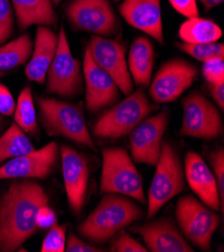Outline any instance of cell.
Instances as JSON below:
<instances>
[{"mask_svg": "<svg viewBox=\"0 0 224 252\" xmlns=\"http://www.w3.org/2000/svg\"><path fill=\"white\" fill-rule=\"evenodd\" d=\"M49 199L34 179H14L0 198V251L13 252L37 230L36 216Z\"/></svg>", "mask_w": 224, "mask_h": 252, "instance_id": "cell-1", "label": "cell"}, {"mask_svg": "<svg viewBox=\"0 0 224 252\" xmlns=\"http://www.w3.org/2000/svg\"><path fill=\"white\" fill-rule=\"evenodd\" d=\"M143 216L142 208L127 196L106 193L98 205L79 225L78 230L93 243H105Z\"/></svg>", "mask_w": 224, "mask_h": 252, "instance_id": "cell-2", "label": "cell"}, {"mask_svg": "<svg viewBox=\"0 0 224 252\" xmlns=\"http://www.w3.org/2000/svg\"><path fill=\"white\" fill-rule=\"evenodd\" d=\"M39 120L46 134L63 137L95 150V143L86 124L83 104H70L53 97L37 96Z\"/></svg>", "mask_w": 224, "mask_h": 252, "instance_id": "cell-3", "label": "cell"}, {"mask_svg": "<svg viewBox=\"0 0 224 252\" xmlns=\"http://www.w3.org/2000/svg\"><path fill=\"white\" fill-rule=\"evenodd\" d=\"M158 108L150 102L142 88L138 89L99 117L93 126V134L99 139L127 136Z\"/></svg>", "mask_w": 224, "mask_h": 252, "instance_id": "cell-4", "label": "cell"}, {"mask_svg": "<svg viewBox=\"0 0 224 252\" xmlns=\"http://www.w3.org/2000/svg\"><path fill=\"white\" fill-rule=\"evenodd\" d=\"M102 155L101 194H120L145 204L142 177L127 151L121 148H107L103 149Z\"/></svg>", "mask_w": 224, "mask_h": 252, "instance_id": "cell-5", "label": "cell"}, {"mask_svg": "<svg viewBox=\"0 0 224 252\" xmlns=\"http://www.w3.org/2000/svg\"><path fill=\"white\" fill-rule=\"evenodd\" d=\"M184 169L176 150L162 142L156 172L148 191L147 218H153L171 199L184 191Z\"/></svg>", "mask_w": 224, "mask_h": 252, "instance_id": "cell-6", "label": "cell"}, {"mask_svg": "<svg viewBox=\"0 0 224 252\" xmlns=\"http://www.w3.org/2000/svg\"><path fill=\"white\" fill-rule=\"evenodd\" d=\"M183 235L196 247L210 251L212 236L219 225V216L200 200L186 195L178 200L175 210Z\"/></svg>", "mask_w": 224, "mask_h": 252, "instance_id": "cell-7", "label": "cell"}, {"mask_svg": "<svg viewBox=\"0 0 224 252\" xmlns=\"http://www.w3.org/2000/svg\"><path fill=\"white\" fill-rule=\"evenodd\" d=\"M46 93L71 98L83 91V73L80 62L71 55L64 27L59 33L57 54L46 73Z\"/></svg>", "mask_w": 224, "mask_h": 252, "instance_id": "cell-8", "label": "cell"}, {"mask_svg": "<svg viewBox=\"0 0 224 252\" xmlns=\"http://www.w3.org/2000/svg\"><path fill=\"white\" fill-rule=\"evenodd\" d=\"M182 106L181 136L210 141L222 134L223 124L220 112L204 94L192 92L183 98Z\"/></svg>", "mask_w": 224, "mask_h": 252, "instance_id": "cell-9", "label": "cell"}, {"mask_svg": "<svg viewBox=\"0 0 224 252\" xmlns=\"http://www.w3.org/2000/svg\"><path fill=\"white\" fill-rule=\"evenodd\" d=\"M65 14L74 28L95 35L113 36L120 30L109 0H72Z\"/></svg>", "mask_w": 224, "mask_h": 252, "instance_id": "cell-10", "label": "cell"}, {"mask_svg": "<svg viewBox=\"0 0 224 252\" xmlns=\"http://www.w3.org/2000/svg\"><path fill=\"white\" fill-rule=\"evenodd\" d=\"M198 67L183 59H173L166 62L155 73L150 83V94L157 104L176 100L196 81Z\"/></svg>", "mask_w": 224, "mask_h": 252, "instance_id": "cell-11", "label": "cell"}, {"mask_svg": "<svg viewBox=\"0 0 224 252\" xmlns=\"http://www.w3.org/2000/svg\"><path fill=\"white\" fill-rule=\"evenodd\" d=\"M169 117V110L163 108L158 114L144 119L133 129L130 133V149L135 162L156 166Z\"/></svg>", "mask_w": 224, "mask_h": 252, "instance_id": "cell-12", "label": "cell"}, {"mask_svg": "<svg viewBox=\"0 0 224 252\" xmlns=\"http://www.w3.org/2000/svg\"><path fill=\"white\" fill-rule=\"evenodd\" d=\"M87 48L92 60L111 75L120 91L126 95L130 94L134 83L128 68L125 45L119 40L94 34Z\"/></svg>", "mask_w": 224, "mask_h": 252, "instance_id": "cell-13", "label": "cell"}, {"mask_svg": "<svg viewBox=\"0 0 224 252\" xmlns=\"http://www.w3.org/2000/svg\"><path fill=\"white\" fill-rule=\"evenodd\" d=\"M60 148L51 142L39 150L9 160L0 167V180L4 179H46L51 176L60 159Z\"/></svg>", "mask_w": 224, "mask_h": 252, "instance_id": "cell-14", "label": "cell"}, {"mask_svg": "<svg viewBox=\"0 0 224 252\" xmlns=\"http://www.w3.org/2000/svg\"><path fill=\"white\" fill-rule=\"evenodd\" d=\"M60 152L68 206L73 214L79 215L83 210L89 186V160L84 153L68 146H62Z\"/></svg>", "mask_w": 224, "mask_h": 252, "instance_id": "cell-15", "label": "cell"}, {"mask_svg": "<svg viewBox=\"0 0 224 252\" xmlns=\"http://www.w3.org/2000/svg\"><path fill=\"white\" fill-rule=\"evenodd\" d=\"M83 75L86 84V106L89 112L96 113L115 105L120 89L111 75L91 58L88 48L84 56Z\"/></svg>", "mask_w": 224, "mask_h": 252, "instance_id": "cell-16", "label": "cell"}, {"mask_svg": "<svg viewBox=\"0 0 224 252\" xmlns=\"http://www.w3.org/2000/svg\"><path fill=\"white\" fill-rule=\"evenodd\" d=\"M128 227L130 231L142 237L147 249L152 252L194 251L172 219L168 217Z\"/></svg>", "mask_w": 224, "mask_h": 252, "instance_id": "cell-17", "label": "cell"}, {"mask_svg": "<svg viewBox=\"0 0 224 252\" xmlns=\"http://www.w3.org/2000/svg\"><path fill=\"white\" fill-rule=\"evenodd\" d=\"M119 12L131 27L164 43L160 0H123Z\"/></svg>", "mask_w": 224, "mask_h": 252, "instance_id": "cell-18", "label": "cell"}, {"mask_svg": "<svg viewBox=\"0 0 224 252\" xmlns=\"http://www.w3.org/2000/svg\"><path fill=\"white\" fill-rule=\"evenodd\" d=\"M184 174L191 190L198 199L214 211H221L217 183L212 170L196 152H188L184 161Z\"/></svg>", "mask_w": 224, "mask_h": 252, "instance_id": "cell-19", "label": "cell"}, {"mask_svg": "<svg viewBox=\"0 0 224 252\" xmlns=\"http://www.w3.org/2000/svg\"><path fill=\"white\" fill-rule=\"evenodd\" d=\"M59 34L44 25H38L34 49L26 67L27 78L39 85L44 84L47 70L57 54Z\"/></svg>", "mask_w": 224, "mask_h": 252, "instance_id": "cell-20", "label": "cell"}, {"mask_svg": "<svg viewBox=\"0 0 224 252\" xmlns=\"http://www.w3.org/2000/svg\"><path fill=\"white\" fill-rule=\"evenodd\" d=\"M17 17L18 28L26 31L32 25L57 28L59 17L52 0H10Z\"/></svg>", "mask_w": 224, "mask_h": 252, "instance_id": "cell-21", "label": "cell"}, {"mask_svg": "<svg viewBox=\"0 0 224 252\" xmlns=\"http://www.w3.org/2000/svg\"><path fill=\"white\" fill-rule=\"evenodd\" d=\"M154 63L155 49L151 40L145 36L137 37L131 45L127 62L133 83L141 87L150 85Z\"/></svg>", "mask_w": 224, "mask_h": 252, "instance_id": "cell-22", "label": "cell"}, {"mask_svg": "<svg viewBox=\"0 0 224 252\" xmlns=\"http://www.w3.org/2000/svg\"><path fill=\"white\" fill-rule=\"evenodd\" d=\"M221 36L222 31L218 24L199 16L187 18L179 29V37L187 43L215 42Z\"/></svg>", "mask_w": 224, "mask_h": 252, "instance_id": "cell-23", "label": "cell"}, {"mask_svg": "<svg viewBox=\"0 0 224 252\" xmlns=\"http://www.w3.org/2000/svg\"><path fill=\"white\" fill-rule=\"evenodd\" d=\"M32 40L24 33L0 47V71H6L28 63L32 54Z\"/></svg>", "mask_w": 224, "mask_h": 252, "instance_id": "cell-24", "label": "cell"}, {"mask_svg": "<svg viewBox=\"0 0 224 252\" xmlns=\"http://www.w3.org/2000/svg\"><path fill=\"white\" fill-rule=\"evenodd\" d=\"M35 148L18 126L13 123L9 129L0 137V164L8 159L27 155Z\"/></svg>", "mask_w": 224, "mask_h": 252, "instance_id": "cell-25", "label": "cell"}, {"mask_svg": "<svg viewBox=\"0 0 224 252\" xmlns=\"http://www.w3.org/2000/svg\"><path fill=\"white\" fill-rule=\"evenodd\" d=\"M14 121L18 127L27 134L34 136L38 133L36 111L33 104V97L30 87L24 88L17 100L14 110Z\"/></svg>", "mask_w": 224, "mask_h": 252, "instance_id": "cell-26", "label": "cell"}, {"mask_svg": "<svg viewBox=\"0 0 224 252\" xmlns=\"http://www.w3.org/2000/svg\"><path fill=\"white\" fill-rule=\"evenodd\" d=\"M176 46L181 52L191 56L201 63L213 58L224 57V44L217 41L202 43H187L182 41L177 43Z\"/></svg>", "mask_w": 224, "mask_h": 252, "instance_id": "cell-27", "label": "cell"}, {"mask_svg": "<svg viewBox=\"0 0 224 252\" xmlns=\"http://www.w3.org/2000/svg\"><path fill=\"white\" fill-rule=\"evenodd\" d=\"M65 225L56 223L52 226L43 240L41 252H64L65 249Z\"/></svg>", "mask_w": 224, "mask_h": 252, "instance_id": "cell-28", "label": "cell"}, {"mask_svg": "<svg viewBox=\"0 0 224 252\" xmlns=\"http://www.w3.org/2000/svg\"><path fill=\"white\" fill-rule=\"evenodd\" d=\"M208 159H209L212 172L217 183L220 203H221V212L223 213L224 211V150L223 148H219L213 151V152L209 153Z\"/></svg>", "mask_w": 224, "mask_h": 252, "instance_id": "cell-29", "label": "cell"}, {"mask_svg": "<svg viewBox=\"0 0 224 252\" xmlns=\"http://www.w3.org/2000/svg\"><path fill=\"white\" fill-rule=\"evenodd\" d=\"M110 249L113 252H147V247L133 238L126 231H119L112 239Z\"/></svg>", "mask_w": 224, "mask_h": 252, "instance_id": "cell-30", "label": "cell"}, {"mask_svg": "<svg viewBox=\"0 0 224 252\" xmlns=\"http://www.w3.org/2000/svg\"><path fill=\"white\" fill-rule=\"evenodd\" d=\"M14 16L10 0H0V45L3 44L13 32Z\"/></svg>", "mask_w": 224, "mask_h": 252, "instance_id": "cell-31", "label": "cell"}, {"mask_svg": "<svg viewBox=\"0 0 224 252\" xmlns=\"http://www.w3.org/2000/svg\"><path fill=\"white\" fill-rule=\"evenodd\" d=\"M202 74L209 85L224 82V57L210 59L203 63Z\"/></svg>", "mask_w": 224, "mask_h": 252, "instance_id": "cell-32", "label": "cell"}, {"mask_svg": "<svg viewBox=\"0 0 224 252\" xmlns=\"http://www.w3.org/2000/svg\"><path fill=\"white\" fill-rule=\"evenodd\" d=\"M64 251L66 252H103L104 250L95 245L84 242L82 239H80L74 234H70L68 236L67 241L65 242Z\"/></svg>", "mask_w": 224, "mask_h": 252, "instance_id": "cell-33", "label": "cell"}, {"mask_svg": "<svg viewBox=\"0 0 224 252\" xmlns=\"http://www.w3.org/2000/svg\"><path fill=\"white\" fill-rule=\"evenodd\" d=\"M172 7L187 18L199 16L196 0H169Z\"/></svg>", "mask_w": 224, "mask_h": 252, "instance_id": "cell-34", "label": "cell"}, {"mask_svg": "<svg viewBox=\"0 0 224 252\" xmlns=\"http://www.w3.org/2000/svg\"><path fill=\"white\" fill-rule=\"evenodd\" d=\"M57 218L56 212L48 206V204L41 206L36 216L37 228L49 229L57 223Z\"/></svg>", "mask_w": 224, "mask_h": 252, "instance_id": "cell-35", "label": "cell"}, {"mask_svg": "<svg viewBox=\"0 0 224 252\" xmlns=\"http://www.w3.org/2000/svg\"><path fill=\"white\" fill-rule=\"evenodd\" d=\"M15 110V102L7 87L0 83V114L11 116Z\"/></svg>", "mask_w": 224, "mask_h": 252, "instance_id": "cell-36", "label": "cell"}, {"mask_svg": "<svg viewBox=\"0 0 224 252\" xmlns=\"http://www.w3.org/2000/svg\"><path fill=\"white\" fill-rule=\"evenodd\" d=\"M209 93L221 112L224 110V82L209 85Z\"/></svg>", "mask_w": 224, "mask_h": 252, "instance_id": "cell-37", "label": "cell"}, {"mask_svg": "<svg viewBox=\"0 0 224 252\" xmlns=\"http://www.w3.org/2000/svg\"><path fill=\"white\" fill-rule=\"evenodd\" d=\"M199 1H200L201 4L203 5L205 11H209L212 8L221 4L224 0H199Z\"/></svg>", "mask_w": 224, "mask_h": 252, "instance_id": "cell-38", "label": "cell"}, {"mask_svg": "<svg viewBox=\"0 0 224 252\" xmlns=\"http://www.w3.org/2000/svg\"><path fill=\"white\" fill-rule=\"evenodd\" d=\"M4 119H3V117H2V115L0 114V132H1V130H2V128H3V126H4Z\"/></svg>", "mask_w": 224, "mask_h": 252, "instance_id": "cell-39", "label": "cell"}, {"mask_svg": "<svg viewBox=\"0 0 224 252\" xmlns=\"http://www.w3.org/2000/svg\"><path fill=\"white\" fill-rule=\"evenodd\" d=\"M62 1H63V0H52V2H53L55 5H59Z\"/></svg>", "mask_w": 224, "mask_h": 252, "instance_id": "cell-40", "label": "cell"}, {"mask_svg": "<svg viewBox=\"0 0 224 252\" xmlns=\"http://www.w3.org/2000/svg\"><path fill=\"white\" fill-rule=\"evenodd\" d=\"M4 75H5L4 71H0V79H1L2 77H4Z\"/></svg>", "mask_w": 224, "mask_h": 252, "instance_id": "cell-41", "label": "cell"}, {"mask_svg": "<svg viewBox=\"0 0 224 252\" xmlns=\"http://www.w3.org/2000/svg\"><path fill=\"white\" fill-rule=\"evenodd\" d=\"M115 1H120V0H115Z\"/></svg>", "mask_w": 224, "mask_h": 252, "instance_id": "cell-42", "label": "cell"}]
</instances>
